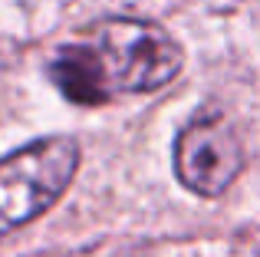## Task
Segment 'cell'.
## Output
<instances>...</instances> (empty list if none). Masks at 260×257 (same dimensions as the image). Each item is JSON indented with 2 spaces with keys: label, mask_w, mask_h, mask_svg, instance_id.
I'll list each match as a JSON object with an SVG mask.
<instances>
[{
  "label": "cell",
  "mask_w": 260,
  "mask_h": 257,
  "mask_svg": "<svg viewBox=\"0 0 260 257\" xmlns=\"http://www.w3.org/2000/svg\"><path fill=\"white\" fill-rule=\"evenodd\" d=\"M79 168V145L70 135H50L17 148L0 162V238L53 208Z\"/></svg>",
  "instance_id": "cell-1"
},
{
  "label": "cell",
  "mask_w": 260,
  "mask_h": 257,
  "mask_svg": "<svg viewBox=\"0 0 260 257\" xmlns=\"http://www.w3.org/2000/svg\"><path fill=\"white\" fill-rule=\"evenodd\" d=\"M244 168V148L234 125L217 112L191 119L175 139V172L184 188L204 198L224 195Z\"/></svg>",
  "instance_id": "cell-3"
},
{
  "label": "cell",
  "mask_w": 260,
  "mask_h": 257,
  "mask_svg": "<svg viewBox=\"0 0 260 257\" xmlns=\"http://www.w3.org/2000/svg\"><path fill=\"white\" fill-rule=\"evenodd\" d=\"M50 76L59 86V92L76 106H102L112 96L92 46H83V43L59 46L56 56L50 59Z\"/></svg>",
  "instance_id": "cell-4"
},
{
  "label": "cell",
  "mask_w": 260,
  "mask_h": 257,
  "mask_svg": "<svg viewBox=\"0 0 260 257\" xmlns=\"http://www.w3.org/2000/svg\"><path fill=\"white\" fill-rule=\"evenodd\" d=\"M95 56L109 92H152L181 73L184 53L161 26L115 17L95 30Z\"/></svg>",
  "instance_id": "cell-2"
}]
</instances>
